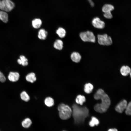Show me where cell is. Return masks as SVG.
<instances>
[{
	"mask_svg": "<svg viewBox=\"0 0 131 131\" xmlns=\"http://www.w3.org/2000/svg\"><path fill=\"white\" fill-rule=\"evenodd\" d=\"M96 100L100 99L101 102L98 103L94 106L95 110L97 112L103 113L106 112L110 105L111 101L110 98L104 91L101 89H99L94 96Z\"/></svg>",
	"mask_w": 131,
	"mask_h": 131,
	"instance_id": "1",
	"label": "cell"
},
{
	"mask_svg": "<svg viewBox=\"0 0 131 131\" xmlns=\"http://www.w3.org/2000/svg\"><path fill=\"white\" fill-rule=\"evenodd\" d=\"M72 115L75 124L83 123L89 116V110L86 106L80 107L74 104L72 106Z\"/></svg>",
	"mask_w": 131,
	"mask_h": 131,
	"instance_id": "2",
	"label": "cell"
},
{
	"mask_svg": "<svg viewBox=\"0 0 131 131\" xmlns=\"http://www.w3.org/2000/svg\"><path fill=\"white\" fill-rule=\"evenodd\" d=\"M57 109L59 116L62 119L66 120L71 117L72 114V110L68 105L61 103L58 106Z\"/></svg>",
	"mask_w": 131,
	"mask_h": 131,
	"instance_id": "3",
	"label": "cell"
},
{
	"mask_svg": "<svg viewBox=\"0 0 131 131\" xmlns=\"http://www.w3.org/2000/svg\"><path fill=\"white\" fill-rule=\"evenodd\" d=\"M81 39L84 42L94 43L96 41V38L93 33L89 31L81 33L79 34Z\"/></svg>",
	"mask_w": 131,
	"mask_h": 131,
	"instance_id": "4",
	"label": "cell"
},
{
	"mask_svg": "<svg viewBox=\"0 0 131 131\" xmlns=\"http://www.w3.org/2000/svg\"><path fill=\"white\" fill-rule=\"evenodd\" d=\"M15 6V4L11 0H2L0 2V9L6 12L11 11Z\"/></svg>",
	"mask_w": 131,
	"mask_h": 131,
	"instance_id": "5",
	"label": "cell"
},
{
	"mask_svg": "<svg viewBox=\"0 0 131 131\" xmlns=\"http://www.w3.org/2000/svg\"><path fill=\"white\" fill-rule=\"evenodd\" d=\"M98 42L99 44L103 46H109L113 43L111 38L106 34H98L97 35Z\"/></svg>",
	"mask_w": 131,
	"mask_h": 131,
	"instance_id": "6",
	"label": "cell"
},
{
	"mask_svg": "<svg viewBox=\"0 0 131 131\" xmlns=\"http://www.w3.org/2000/svg\"><path fill=\"white\" fill-rule=\"evenodd\" d=\"M93 26L95 28L98 29H102L105 26V23L98 17L94 18L92 21Z\"/></svg>",
	"mask_w": 131,
	"mask_h": 131,
	"instance_id": "7",
	"label": "cell"
},
{
	"mask_svg": "<svg viewBox=\"0 0 131 131\" xmlns=\"http://www.w3.org/2000/svg\"><path fill=\"white\" fill-rule=\"evenodd\" d=\"M127 105V102L125 100L121 101L116 106L115 109L117 112L122 113L125 109Z\"/></svg>",
	"mask_w": 131,
	"mask_h": 131,
	"instance_id": "8",
	"label": "cell"
},
{
	"mask_svg": "<svg viewBox=\"0 0 131 131\" xmlns=\"http://www.w3.org/2000/svg\"><path fill=\"white\" fill-rule=\"evenodd\" d=\"M20 75L17 72H10L8 76L9 80L12 82L17 81L19 79Z\"/></svg>",
	"mask_w": 131,
	"mask_h": 131,
	"instance_id": "9",
	"label": "cell"
},
{
	"mask_svg": "<svg viewBox=\"0 0 131 131\" xmlns=\"http://www.w3.org/2000/svg\"><path fill=\"white\" fill-rule=\"evenodd\" d=\"M71 58L73 62L77 63L80 61L81 59V56L79 53L74 52L71 54Z\"/></svg>",
	"mask_w": 131,
	"mask_h": 131,
	"instance_id": "10",
	"label": "cell"
},
{
	"mask_svg": "<svg viewBox=\"0 0 131 131\" xmlns=\"http://www.w3.org/2000/svg\"><path fill=\"white\" fill-rule=\"evenodd\" d=\"M120 72L123 75L126 76L131 73V69L128 66H123L121 68Z\"/></svg>",
	"mask_w": 131,
	"mask_h": 131,
	"instance_id": "11",
	"label": "cell"
},
{
	"mask_svg": "<svg viewBox=\"0 0 131 131\" xmlns=\"http://www.w3.org/2000/svg\"><path fill=\"white\" fill-rule=\"evenodd\" d=\"M27 81L31 83H33L36 81V78L35 74L33 72H31L28 74L25 77Z\"/></svg>",
	"mask_w": 131,
	"mask_h": 131,
	"instance_id": "12",
	"label": "cell"
},
{
	"mask_svg": "<svg viewBox=\"0 0 131 131\" xmlns=\"http://www.w3.org/2000/svg\"><path fill=\"white\" fill-rule=\"evenodd\" d=\"M19 58H20L17 60V62L18 64L24 66H26L28 65V60L25 56L21 55L20 56Z\"/></svg>",
	"mask_w": 131,
	"mask_h": 131,
	"instance_id": "13",
	"label": "cell"
},
{
	"mask_svg": "<svg viewBox=\"0 0 131 131\" xmlns=\"http://www.w3.org/2000/svg\"><path fill=\"white\" fill-rule=\"evenodd\" d=\"M48 35V32L44 29H41L39 31L38 36L39 38L41 40H45Z\"/></svg>",
	"mask_w": 131,
	"mask_h": 131,
	"instance_id": "14",
	"label": "cell"
},
{
	"mask_svg": "<svg viewBox=\"0 0 131 131\" xmlns=\"http://www.w3.org/2000/svg\"><path fill=\"white\" fill-rule=\"evenodd\" d=\"M0 20L4 23H7L8 20V15L6 12L0 11Z\"/></svg>",
	"mask_w": 131,
	"mask_h": 131,
	"instance_id": "15",
	"label": "cell"
},
{
	"mask_svg": "<svg viewBox=\"0 0 131 131\" xmlns=\"http://www.w3.org/2000/svg\"><path fill=\"white\" fill-rule=\"evenodd\" d=\"M42 24V21L39 18L35 19L32 22V26L35 29H38L40 28Z\"/></svg>",
	"mask_w": 131,
	"mask_h": 131,
	"instance_id": "16",
	"label": "cell"
},
{
	"mask_svg": "<svg viewBox=\"0 0 131 131\" xmlns=\"http://www.w3.org/2000/svg\"><path fill=\"white\" fill-rule=\"evenodd\" d=\"M63 42L61 40L57 39L54 42L53 46L55 49L60 50L63 48Z\"/></svg>",
	"mask_w": 131,
	"mask_h": 131,
	"instance_id": "17",
	"label": "cell"
},
{
	"mask_svg": "<svg viewBox=\"0 0 131 131\" xmlns=\"http://www.w3.org/2000/svg\"><path fill=\"white\" fill-rule=\"evenodd\" d=\"M44 102L46 105L48 107L52 106L54 104V99L50 97H48L46 98L44 100Z\"/></svg>",
	"mask_w": 131,
	"mask_h": 131,
	"instance_id": "18",
	"label": "cell"
},
{
	"mask_svg": "<svg viewBox=\"0 0 131 131\" xmlns=\"http://www.w3.org/2000/svg\"><path fill=\"white\" fill-rule=\"evenodd\" d=\"M75 101L77 103L82 105L85 102L86 98L84 96L79 95L76 97Z\"/></svg>",
	"mask_w": 131,
	"mask_h": 131,
	"instance_id": "19",
	"label": "cell"
},
{
	"mask_svg": "<svg viewBox=\"0 0 131 131\" xmlns=\"http://www.w3.org/2000/svg\"><path fill=\"white\" fill-rule=\"evenodd\" d=\"M56 33L60 38H63L65 36L66 32L64 28L59 27L57 30Z\"/></svg>",
	"mask_w": 131,
	"mask_h": 131,
	"instance_id": "20",
	"label": "cell"
},
{
	"mask_svg": "<svg viewBox=\"0 0 131 131\" xmlns=\"http://www.w3.org/2000/svg\"><path fill=\"white\" fill-rule=\"evenodd\" d=\"M114 9V7L112 5L110 4H106L103 7L102 10L104 13L111 12Z\"/></svg>",
	"mask_w": 131,
	"mask_h": 131,
	"instance_id": "21",
	"label": "cell"
},
{
	"mask_svg": "<svg viewBox=\"0 0 131 131\" xmlns=\"http://www.w3.org/2000/svg\"><path fill=\"white\" fill-rule=\"evenodd\" d=\"M84 86V91L85 93L89 94L92 92L93 88L92 84L90 83H86L85 84Z\"/></svg>",
	"mask_w": 131,
	"mask_h": 131,
	"instance_id": "22",
	"label": "cell"
},
{
	"mask_svg": "<svg viewBox=\"0 0 131 131\" xmlns=\"http://www.w3.org/2000/svg\"><path fill=\"white\" fill-rule=\"evenodd\" d=\"M32 124V121L29 118H25L22 122V126L25 128H27L29 127Z\"/></svg>",
	"mask_w": 131,
	"mask_h": 131,
	"instance_id": "23",
	"label": "cell"
},
{
	"mask_svg": "<svg viewBox=\"0 0 131 131\" xmlns=\"http://www.w3.org/2000/svg\"><path fill=\"white\" fill-rule=\"evenodd\" d=\"M99 123L98 120L95 117H92L91 120L90 121L89 124L90 126L93 127L95 125H98Z\"/></svg>",
	"mask_w": 131,
	"mask_h": 131,
	"instance_id": "24",
	"label": "cell"
},
{
	"mask_svg": "<svg viewBox=\"0 0 131 131\" xmlns=\"http://www.w3.org/2000/svg\"><path fill=\"white\" fill-rule=\"evenodd\" d=\"M20 96L21 99L27 102L30 99L29 96L25 91H23L21 93Z\"/></svg>",
	"mask_w": 131,
	"mask_h": 131,
	"instance_id": "25",
	"label": "cell"
},
{
	"mask_svg": "<svg viewBox=\"0 0 131 131\" xmlns=\"http://www.w3.org/2000/svg\"><path fill=\"white\" fill-rule=\"evenodd\" d=\"M125 109L126 114L127 115H130L131 114V102L127 105Z\"/></svg>",
	"mask_w": 131,
	"mask_h": 131,
	"instance_id": "26",
	"label": "cell"
},
{
	"mask_svg": "<svg viewBox=\"0 0 131 131\" xmlns=\"http://www.w3.org/2000/svg\"><path fill=\"white\" fill-rule=\"evenodd\" d=\"M104 16L107 19H110L113 17V16L111 12H108L104 13Z\"/></svg>",
	"mask_w": 131,
	"mask_h": 131,
	"instance_id": "27",
	"label": "cell"
},
{
	"mask_svg": "<svg viewBox=\"0 0 131 131\" xmlns=\"http://www.w3.org/2000/svg\"><path fill=\"white\" fill-rule=\"evenodd\" d=\"M6 80V78L3 74L0 71V81L3 82Z\"/></svg>",
	"mask_w": 131,
	"mask_h": 131,
	"instance_id": "28",
	"label": "cell"
},
{
	"mask_svg": "<svg viewBox=\"0 0 131 131\" xmlns=\"http://www.w3.org/2000/svg\"><path fill=\"white\" fill-rule=\"evenodd\" d=\"M90 5L92 6H93L94 5V3L91 0H88Z\"/></svg>",
	"mask_w": 131,
	"mask_h": 131,
	"instance_id": "29",
	"label": "cell"
},
{
	"mask_svg": "<svg viewBox=\"0 0 131 131\" xmlns=\"http://www.w3.org/2000/svg\"><path fill=\"white\" fill-rule=\"evenodd\" d=\"M108 131H118V130L115 128H113L109 129Z\"/></svg>",
	"mask_w": 131,
	"mask_h": 131,
	"instance_id": "30",
	"label": "cell"
},
{
	"mask_svg": "<svg viewBox=\"0 0 131 131\" xmlns=\"http://www.w3.org/2000/svg\"></svg>",
	"mask_w": 131,
	"mask_h": 131,
	"instance_id": "31",
	"label": "cell"
},
{
	"mask_svg": "<svg viewBox=\"0 0 131 131\" xmlns=\"http://www.w3.org/2000/svg\"></svg>",
	"mask_w": 131,
	"mask_h": 131,
	"instance_id": "32",
	"label": "cell"
}]
</instances>
